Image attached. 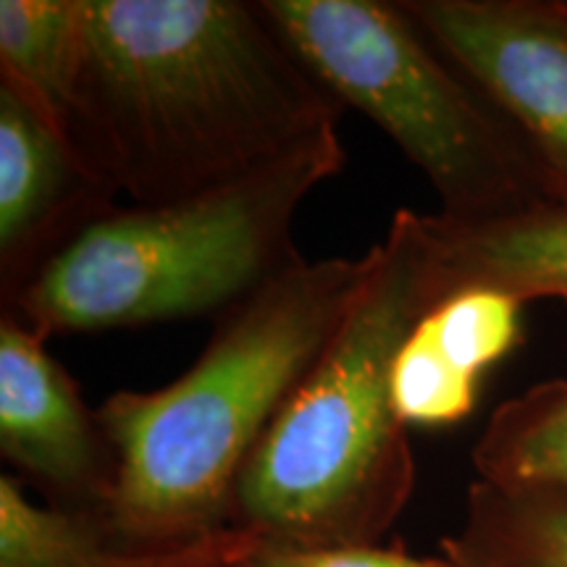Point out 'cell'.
I'll return each instance as SVG.
<instances>
[{
  "instance_id": "obj_15",
  "label": "cell",
  "mask_w": 567,
  "mask_h": 567,
  "mask_svg": "<svg viewBox=\"0 0 567 567\" xmlns=\"http://www.w3.org/2000/svg\"><path fill=\"white\" fill-rule=\"evenodd\" d=\"M481 381L460 373L410 334L394 365V400L408 425H452L476 410Z\"/></svg>"
},
{
  "instance_id": "obj_16",
  "label": "cell",
  "mask_w": 567,
  "mask_h": 567,
  "mask_svg": "<svg viewBox=\"0 0 567 567\" xmlns=\"http://www.w3.org/2000/svg\"><path fill=\"white\" fill-rule=\"evenodd\" d=\"M429 557H413L396 547H289L258 542L234 567H425Z\"/></svg>"
},
{
  "instance_id": "obj_12",
  "label": "cell",
  "mask_w": 567,
  "mask_h": 567,
  "mask_svg": "<svg viewBox=\"0 0 567 567\" xmlns=\"http://www.w3.org/2000/svg\"><path fill=\"white\" fill-rule=\"evenodd\" d=\"M473 465L488 484L567 496V379L502 402L473 446Z\"/></svg>"
},
{
  "instance_id": "obj_11",
  "label": "cell",
  "mask_w": 567,
  "mask_h": 567,
  "mask_svg": "<svg viewBox=\"0 0 567 567\" xmlns=\"http://www.w3.org/2000/svg\"><path fill=\"white\" fill-rule=\"evenodd\" d=\"M442 551L452 567H567V496L476 478Z\"/></svg>"
},
{
  "instance_id": "obj_5",
  "label": "cell",
  "mask_w": 567,
  "mask_h": 567,
  "mask_svg": "<svg viewBox=\"0 0 567 567\" xmlns=\"http://www.w3.org/2000/svg\"><path fill=\"white\" fill-rule=\"evenodd\" d=\"M297 61L342 105L365 113L436 189L452 221L549 200L513 124L436 51L402 3L264 0Z\"/></svg>"
},
{
  "instance_id": "obj_2",
  "label": "cell",
  "mask_w": 567,
  "mask_h": 567,
  "mask_svg": "<svg viewBox=\"0 0 567 567\" xmlns=\"http://www.w3.org/2000/svg\"><path fill=\"white\" fill-rule=\"evenodd\" d=\"M373 266V247L363 258H300L218 318L187 373L153 392L122 389L95 410L116 455L101 517L118 542L176 549L234 528L239 473Z\"/></svg>"
},
{
  "instance_id": "obj_3",
  "label": "cell",
  "mask_w": 567,
  "mask_h": 567,
  "mask_svg": "<svg viewBox=\"0 0 567 567\" xmlns=\"http://www.w3.org/2000/svg\"><path fill=\"white\" fill-rule=\"evenodd\" d=\"M373 252L358 302L239 473L231 526L258 542L379 544L413 494L415 460L396 410L394 365L450 289L421 213L396 210Z\"/></svg>"
},
{
  "instance_id": "obj_4",
  "label": "cell",
  "mask_w": 567,
  "mask_h": 567,
  "mask_svg": "<svg viewBox=\"0 0 567 567\" xmlns=\"http://www.w3.org/2000/svg\"><path fill=\"white\" fill-rule=\"evenodd\" d=\"M344 161L334 124L224 187L163 205H116L3 310L42 339L224 316L300 260L297 210Z\"/></svg>"
},
{
  "instance_id": "obj_14",
  "label": "cell",
  "mask_w": 567,
  "mask_h": 567,
  "mask_svg": "<svg viewBox=\"0 0 567 567\" xmlns=\"http://www.w3.org/2000/svg\"><path fill=\"white\" fill-rule=\"evenodd\" d=\"M523 302L494 289H463L439 302L415 334L460 373L481 381L523 339Z\"/></svg>"
},
{
  "instance_id": "obj_13",
  "label": "cell",
  "mask_w": 567,
  "mask_h": 567,
  "mask_svg": "<svg viewBox=\"0 0 567 567\" xmlns=\"http://www.w3.org/2000/svg\"><path fill=\"white\" fill-rule=\"evenodd\" d=\"M84 53L82 0H0V74L69 130Z\"/></svg>"
},
{
  "instance_id": "obj_1",
  "label": "cell",
  "mask_w": 567,
  "mask_h": 567,
  "mask_svg": "<svg viewBox=\"0 0 567 567\" xmlns=\"http://www.w3.org/2000/svg\"><path fill=\"white\" fill-rule=\"evenodd\" d=\"M69 134L134 205L224 187L295 151L344 105L258 3L82 0Z\"/></svg>"
},
{
  "instance_id": "obj_9",
  "label": "cell",
  "mask_w": 567,
  "mask_h": 567,
  "mask_svg": "<svg viewBox=\"0 0 567 567\" xmlns=\"http://www.w3.org/2000/svg\"><path fill=\"white\" fill-rule=\"evenodd\" d=\"M429 218L450 295L494 289L523 305L567 302V203L544 200L481 221Z\"/></svg>"
},
{
  "instance_id": "obj_8",
  "label": "cell",
  "mask_w": 567,
  "mask_h": 567,
  "mask_svg": "<svg viewBox=\"0 0 567 567\" xmlns=\"http://www.w3.org/2000/svg\"><path fill=\"white\" fill-rule=\"evenodd\" d=\"M48 339L17 316L0 318V452L53 496L55 507L103 515L116 455Z\"/></svg>"
},
{
  "instance_id": "obj_17",
  "label": "cell",
  "mask_w": 567,
  "mask_h": 567,
  "mask_svg": "<svg viewBox=\"0 0 567 567\" xmlns=\"http://www.w3.org/2000/svg\"><path fill=\"white\" fill-rule=\"evenodd\" d=\"M425 567H452L444 557H429L425 559Z\"/></svg>"
},
{
  "instance_id": "obj_18",
  "label": "cell",
  "mask_w": 567,
  "mask_h": 567,
  "mask_svg": "<svg viewBox=\"0 0 567 567\" xmlns=\"http://www.w3.org/2000/svg\"><path fill=\"white\" fill-rule=\"evenodd\" d=\"M559 6H563V11L567 13V0H559Z\"/></svg>"
},
{
  "instance_id": "obj_7",
  "label": "cell",
  "mask_w": 567,
  "mask_h": 567,
  "mask_svg": "<svg viewBox=\"0 0 567 567\" xmlns=\"http://www.w3.org/2000/svg\"><path fill=\"white\" fill-rule=\"evenodd\" d=\"M118 193L38 97L0 74V292L9 305Z\"/></svg>"
},
{
  "instance_id": "obj_10",
  "label": "cell",
  "mask_w": 567,
  "mask_h": 567,
  "mask_svg": "<svg viewBox=\"0 0 567 567\" xmlns=\"http://www.w3.org/2000/svg\"><path fill=\"white\" fill-rule=\"evenodd\" d=\"M255 544L229 528L176 549L130 547L97 513L38 505L17 478H0V567H234Z\"/></svg>"
},
{
  "instance_id": "obj_6",
  "label": "cell",
  "mask_w": 567,
  "mask_h": 567,
  "mask_svg": "<svg viewBox=\"0 0 567 567\" xmlns=\"http://www.w3.org/2000/svg\"><path fill=\"white\" fill-rule=\"evenodd\" d=\"M402 9L515 126L549 200L567 203V13L559 0H402Z\"/></svg>"
}]
</instances>
